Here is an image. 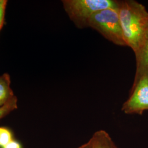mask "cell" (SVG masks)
Listing matches in <instances>:
<instances>
[{
    "mask_svg": "<svg viewBox=\"0 0 148 148\" xmlns=\"http://www.w3.org/2000/svg\"><path fill=\"white\" fill-rule=\"evenodd\" d=\"M117 9L125 41L135 54L148 30V12L144 5L134 0L117 1Z\"/></svg>",
    "mask_w": 148,
    "mask_h": 148,
    "instance_id": "obj_1",
    "label": "cell"
},
{
    "mask_svg": "<svg viewBox=\"0 0 148 148\" xmlns=\"http://www.w3.org/2000/svg\"><path fill=\"white\" fill-rule=\"evenodd\" d=\"M88 27L99 32L114 44L127 46L122 30L117 7L109 8L95 12L90 18Z\"/></svg>",
    "mask_w": 148,
    "mask_h": 148,
    "instance_id": "obj_2",
    "label": "cell"
},
{
    "mask_svg": "<svg viewBox=\"0 0 148 148\" xmlns=\"http://www.w3.org/2000/svg\"><path fill=\"white\" fill-rule=\"evenodd\" d=\"M64 8L77 27H88L90 17L98 11L117 7V1L113 0H63Z\"/></svg>",
    "mask_w": 148,
    "mask_h": 148,
    "instance_id": "obj_3",
    "label": "cell"
},
{
    "mask_svg": "<svg viewBox=\"0 0 148 148\" xmlns=\"http://www.w3.org/2000/svg\"><path fill=\"white\" fill-rule=\"evenodd\" d=\"M131 95L122 106V110L127 114L142 115L148 110V76H144L132 86Z\"/></svg>",
    "mask_w": 148,
    "mask_h": 148,
    "instance_id": "obj_4",
    "label": "cell"
},
{
    "mask_svg": "<svg viewBox=\"0 0 148 148\" xmlns=\"http://www.w3.org/2000/svg\"><path fill=\"white\" fill-rule=\"evenodd\" d=\"M136 71L133 86L144 76H148V29L140 48L135 53Z\"/></svg>",
    "mask_w": 148,
    "mask_h": 148,
    "instance_id": "obj_5",
    "label": "cell"
},
{
    "mask_svg": "<svg viewBox=\"0 0 148 148\" xmlns=\"http://www.w3.org/2000/svg\"><path fill=\"white\" fill-rule=\"evenodd\" d=\"M90 140L93 148H118L109 134L104 130L96 131Z\"/></svg>",
    "mask_w": 148,
    "mask_h": 148,
    "instance_id": "obj_6",
    "label": "cell"
},
{
    "mask_svg": "<svg viewBox=\"0 0 148 148\" xmlns=\"http://www.w3.org/2000/svg\"><path fill=\"white\" fill-rule=\"evenodd\" d=\"M11 88L10 75L5 73L0 76V107L5 105L14 97Z\"/></svg>",
    "mask_w": 148,
    "mask_h": 148,
    "instance_id": "obj_7",
    "label": "cell"
},
{
    "mask_svg": "<svg viewBox=\"0 0 148 148\" xmlns=\"http://www.w3.org/2000/svg\"><path fill=\"white\" fill-rule=\"evenodd\" d=\"M14 139L13 134L10 128L0 127V148H3Z\"/></svg>",
    "mask_w": 148,
    "mask_h": 148,
    "instance_id": "obj_8",
    "label": "cell"
},
{
    "mask_svg": "<svg viewBox=\"0 0 148 148\" xmlns=\"http://www.w3.org/2000/svg\"><path fill=\"white\" fill-rule=\"evenodd\" d=\"M18 99L14 96L5 105L0 107V120L18 108Z\"/></svg>",
    "mask_w": 148,
    "mask_h": 148,
    "instance_id": "obj_9",
    "label": "cell"
},
{
    "mask_svg": "<svg viewBox=\"0 0 148 148\" xmlns=\"http://www.w3.org/2000/svg\"><path fill=\"white\" fill-rule=\"evenodd\" d=\"M7 4V0H0V31L4 24Z\"/></svg>",
    "mask_w": 148,
    "mask_h": 148,
    "instance_id": "obj_10",
    "label": "cell"
},
{
    "mask_svg": "<svg viewBox=\"0 0 148 148\" xmlns=\"http://www.w3.org/2000/svg\"><path fill=\"white\" fill-rule=\"evenodd\" d=\"M3 148H23V147L21 143L14 139Z\"/></svg>",
    "mask_w": 148,
    "mask_h": 148,
    "instance_id": "obj_11",
    "label": "cell"
},
{
    "mask_svg": "<svg viewBox=\"0 0 148 148\" xmlns=\"http://www.w3.org/2000/svg\"><path fill=\"white\" fill-rule=\"evenodd\" d=\"M93 148L92 144L90 142V140H89L87 143L83 144L82 145H80L78 148Z\"/></svg>",
    "mask_w": 148,
    "mask_h": 148,
    "instance_id": "obj_12",
    "label": "cell"
}]
</instances>
